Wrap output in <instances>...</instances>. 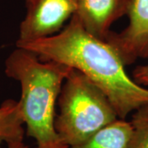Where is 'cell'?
<instances>
[{
    "label": "cell",
    "instance_id": "5b68a950",
    "mask_svg": "<svg viewBox=\"0 0 148 148\" xmlns=\"http://www.w3.org/2000/svg\"><path fill=\"white\" fill-rule=\"evenodd\" d=\"M127 16V27L119 33L111 32L106 40L125 66L148 58V0H132Z\"/></svg>",
    "mask_w": 148,
    "mask_h": 148
},
{
    "label": "cell",
    "instance_id": "ba28073f",
    "mask_svg": "<svg viewBox=\"0 0 148 148\" xmlns=\"http://www.w3.org/2000/svg\"><path fill=\"white\" fill-rule=\"evenodd\" d=\"M23 124L19 102L12 99L3 101L0 106V148L3 143L23 141Z\"/></svg>",
    "mask_w": 148,
    "mask_h": 148
},
{
    "label": "cell",
    "instance_id": "30bf717a",
    "mask_svg": "<svg viewBox=\"0 0 148 148\" xmlns=\"http://www.w3.org/2000/svg\"><path fill=\"white\" fill-rule=\"evenodd\" d=\"M132 80L142 86H148V64L135 68L132 72Z\"/></svg>",
    "mask_w": 148,
    "mask_h": 148
},
{
    "label": "cell",
    "instance_id": "9c48e42d",
    "mask_svg": "<svg viewBox=\"0 0 148 148\" xmlns=\"http://www.w3.org/2000/svg\"><path fill=\"white\" fill-rule=\"evenodd\" d=\"M130 123L132 133L128 148H148V104L134 111Z\"/></svg>",
    "mask_w": 148,
    "mask_h": 148
},
{
    "label": "cell",
    "instance_id": "52a82bcc",
    "mask_svg": "<svg viewBox=\"0 0 148 148\" xmlns=\"http://www.w3.org/2000/svg\"><path fill=\"white\" fill-rule=\"evenodd\" d=\"M132 133L131 123L118 119L86 141L69 148H128Z\"/></svg>",
    "mask_w": 148,
    "mask_h": 148
},
{
    "label": "cell",
    "instance_id": "277c9868",
    "mask_svg": "<svg viewBox=\"0 0 148 148\" xmlns=\"http://www.w3.org/2000/svg\"><path fill=\"white\" fill-rule=\"evenodd\" d=\"M26 15L16 42L52 36L76 13L77 0H26Z\"/></svg>",
    "mask_w": 148,
    "mask_h": 148
},
{
    "label": "cell",
    "instance_id": "6da1fadb",
    "mask_svg": "<svg viewBox=\"0 0 148 148\" xmlns=\"http://www.w3.org/2000/svg\"><path fill=\"white\" fill-rule=\"evenodd\" d=\"M16 47L35 53L41 61H55L77 69L105 92L119 119L148 104V89L137 84L125 71L115 49L86 32L74 14L57 35Z\"/></svg>",
    "mask_w": 148,
    "mask_h": 148
},
{
    "label": "cell",
    "instance_id": "8fae6325",
    "mask_svg": "<svg viewBox=\"0 0 148 148\" xmlns=\"http://www.w3.org/2000/svg\"><path fill=\"white\" fill-rule=\"evenodd\" d=\"M7 146H8V148H28L27 145L23 143V141L8 143Z\"/></svg>",
    "mask_w": 148,
    "mask_h": 148
},
{
    "label": "cell",
    "instance_id": "3957f363",
    "mask_svg": "<svg viewBox=\"0 0 148 148\" xmlns=\"http://www.w3.org/2000/svg\"><path fill=\"white\" fill-rule=\"evenodd\" d=\"M55 129L69 147L82 143L119 118L105 92L72 69L58 95Z\"/></svg>",
    "mask_w": 148,
    "mask_h": 148
},
{
    "label": "cell",
    "instance_id": "8992f818",
    "mask_svg": "<svg viewBox=\"0 0 148 148\" xmlns=\"http://www.w3.org/2000/svg\"><path fill=\"white\" fill-rule=\"evenodd\" d=\"M132 0H77L75 15L84 29L95 38L106 41L111 26L127 15Z\"/></svg>",
    "mask_w": 148,
    "mask_h": 148
},
{
    "label": "cell",
    "instance_id": "7a4b0ae2",
    "mask_svg": "<svg viewBox=\"0 0 148 148\" xmlns=\"http://www.w3.org/2000/svg\"><path fill=\"white\" fill-rule=\"evenodd\" d=\"M6 76L19 82L18 101L28 137L35 148H69L55 129V106L72 68L55 61H41L30 50L16 47L5 61Z\"/></svg>",
    "mask_w": 148,
    "mask_h": 148
}]
</instances>
